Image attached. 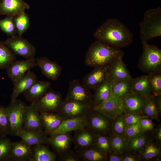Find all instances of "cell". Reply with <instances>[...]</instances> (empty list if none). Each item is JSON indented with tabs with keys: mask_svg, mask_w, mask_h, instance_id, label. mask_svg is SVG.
Segmentation results:
<instances>
[{
	"mask_svg": "<svg viewBox=\"0 0 161 161\" xmlns=\"http://www.w3.org/2000/svg\"><path fill=\"white\" fill-rule=\"evenodd\" d=\"M73 143L71 132L51 133L48 136V143L56 155L59 157L71 149Z\"/></svg>",
	"mask_w": 161,
	"mask_h": 161,
	"instance_id": "11",
	"label": "cell"
},
{
	"mask_svg": "<svg viewBox=\"0 0 161 161\" xmlns=\"http://www.w3.org/2000/svg\"><path fill=\"white\" fill-rule=\"evenodd\" d=\"M10 125L7 107L0 106V136L10 134Z\"/></svg>",
	"mask_w": 161,
	"mask_h": 161,
	"instance_id": "39",
	"label": "cell"
},
{
	"mask_svg": "<svg viewBox=\"0 0 161 161\" xmlns=\"http://www.w3.org/2000/svg\"><path fill=\"white\" fill-rule=\"evenodd\" d=\"M44 131L49 135L55 130L64 120L58 113L40 112Z\"/></svg>",
	"mask_w": 161,
	"mask_h": 161,
	"instance_id": "25",
	"label": "cell"
},
{
	"mask_svg": "<svg viewBox=\"0 0 161 161\" xmlns=\"http://www.w3.org/2000/svg\"><path fill=\"white\" fill-rule=\"evenodd\" d=\"M138 152L140 160L148 161L158 159L161 154L160 144L151 139Z\"/></svg>",
	"mask_w": 161,
	"mask_h": 161,
	"instance_id": "26",
	"label": "cell"
},
{
	"mask_svg": "<svg viewBox=\"0 0 161 161\" xmlns=\"http://www.w3.org/2000/svg\"><path fill=\"white\" fill-rule=\"evenodd\" d=\"M144 132L141 129L139 123L127 126L124 137L127 142L130 139Z\"/></svg>",
	"mask_w": 161,
	"mask_h": 161,
	"instance_id": "44",
	"label": "cell"
},
{
	"mask_svg": "<svg viewBox=\"0 0 161 161\" xmlns=\"http://www.w3.org/2000/svg\"><path fill=\"white\" fill-rule=\"evenodd\" d=\"M140 26L142 43L147 42L153 38L161 36V7L146 11Z\"/></svg>",
	"mask_w": 161,
	"mask_h": 161,
	"instance_id": "3",
	"label": "cell"
},
{
	"mask_svg": "<svg viewBox=\"0 0 161 161\" xmlns=\"http://www.w3.org/2000/svg\"><path fill=\"white\" fill-rule=\"evenodd\" d=\"M127 153H124L122 154L123 161H140L138 154L135 152L128 151Z\"/></svg>",
	"mask_w": 161,
	"mask_h": 161,
	"instance_id": "48",
	"label": "cell"
},
{
	"mask_svg": "<svg viewBox=\"0 0 161 161\" xmlns=\"http://www.w3.org/2000/svg\"><path fill=\"white\" fill-rule=\"evenodd\" d=\"M118 57L109 64L108 77L111 82L132 78L122 60Z\"/></svg>",
	"mask_w": 161,
	"mask_h": 161,
	"instance_id": "22",
	"label": "cell"
},
{
	"mask_svg": "<svg viewBox=\"0 0 161 161\" xmlns=\"http://www.w3.org/2000/svg\"><path fill=\"white\" fill-rule=\"evenodd\" d=\"M140 114H132L125 115V121L126 126L134 125L139 123L143 118L146 117Z\"/></svg>",
	"mask_w": 161,
	"mask_h": 161,
	"instance_id": "46",
	"label": "cell"
},
{
	"mask_svg": "<svg viewBox=\"0 0 161 161\" xmlns=\"http://www.w3.org/2000/svg\"><path fill=\"white\" fill-rule=\"evenodd\" d=\"M30 8V5L24 0H1L0 14L14 17Z\"/></svg>",
	"mask_w": 161,
	"mask_h": 161,
	"instance_id": "19",
	"label": "cell"
},
{
	"mask_svg": "<svg viewBox=\"0 0 161 161\" xmlns=\"http://www.w3.org/2000/svg\"><path fill=\"white\" fill-rule=\"evenodd\" d=\"M16 55L2 41H0V69H6L16 59Z\"/></svg>",
	"mask_w": 161,
	"mask_h": 161,
	"instance_id": "33",
	"label": "cell"
},
{
	"mask_svg": "<svg viewBox=\"0 0 161 161\" xmlns=\"http://www.w3.org/2000/svg\"><path fill=\"white\" fill-rule=\"evenodd\" d=\"M13 21L18 35L22 36L30 26V20L25 12L13 17Z\"/></svg>",
	"mask_w": 161,
	"mask_h": 161,
	"instance_id": "36",
	"label": "cell"
},
{
	"mask_svg": "<svg viewBox=\"0 0 161 161\" xmlns=\"http://www.w3.org/2000/svg\"><path fill=\"white\" fill-rule=\"evenodd\" d=\"M86 126L87 123L85 116L64 119L60 126L51 133H65L71 132Z\"/></svg>",
	"mask_w": 161,
	"mask_h": 161,
	"instance_id": "27",
	"label": "cell"
},
{
	"mask_svg": "<svg viewBox=\"0 0 161 161\" xmlns=\"http://www.w3.org/2000/svg\"><path fill=\"white\" fill-rule=\"evenodd\" d=\"M0 28L11 37L16 35L17 32L13 21V17L7 16L0 20Z\"/></svg>",
	"mask_w": 161,
	"mask_h": 161,
	"instance_id": "42",
	"label": "cell"
},
{
	"mask_svg": "<svg viewBox=\"0 0 161 161\" xmlns=\"http://www.w3.org/2000/svg\"><path fill=\"white\" fill-rule=\"evenodd\" d=\"M37 80L35 73L31 70L27 72L22 77L13 84L11 95V102L15 101L18 96L28 90Z\"/></svg>",
	"mask_w": 161,
	"mask_h": 161,
	"instance_id": "21",
	"label": "cell"
},
{
	"mask_svg": "<svg viewBox=\"0 0 161 161\" xmlns=\"http://www.w3.org/2000/svg\"><path fill=\"white\" fill-rule=\"evenodd\" d=\"M95 133L86 127L74 131L72 137L74 148L84 149L95 146Z\"/></svg>",
	"mask_w": 161,
	"mask_h": 161,
	"instance_id": "17",
	"label": "cell"
},
{
	"mask_svg": "<svg viewBox=\"0 0 161 161\" xmlns=\"http://www.w3.org/2000/svg\"><path fill=\"white\" fill-rule=\"evenodd\" d=\"M69 85L67 93L63 101H76L92 108L93 95L90 90L84 86L78 79L70 80Z\"/></svg>",
	"mask_w": 161,
	"mask_h": 161,
	"instance_id": "7",
	"label": "cell"
},
{
	"mask_svg": "<svg viewBox=\"0 0 161 161\" xmlns=\"http://www.w3.org/2000/svg\"><path fill=\"white\" fill-rule=\"evenodd\" d=\"M51 86L50 82L37 80L24 93L26 100L31 103L35 102L44 95Z\"/></svg>",
	"mask_w": 161,
	"mask_h": 161,
	"instance_id": "24",
	"label": "cell"
},
{
	"mask_svg": "<svg viewBox=\"0 0 161 161\" xmlns=\"http://www.w3.org/2000/svg\"><path fill=\"white\" fill-rule=\"evenodd\" d=\"M124 52L106 43L96 40L89 48L85 55L84 64L86 66L96 67L109 64L119 57Z\"/></svg>",
	"mask_w": 161,
	"mask_h": 161,
	"instance_id": "2",
	"label": "cell"
},
{
	"mask_svg": "<svg viewBox=\"0 0 161 161\" xmlns=\"http://www.w3.org/2000/svg\"><path fill=\"white\" fill-rule=\"evenodd\" d=\"M107 161H123L122 155L112 151L106 155Z\"/></svg>",
	"mask_w": 161,
	"mask_h": 161,
	"instance_id": "49",
	"label": "cell"
},
{
	"mask_svg": "<svg viewBox=\"0 0 161 161\" xmlns=\"http://www.w3.org/2000/svg\"><path fill=\"white\" fill-rule=\"evenodd\" d=\"M48 134L44 130H30L22 129L17 136L32 146L38 144H48Z\"/></svg>",
	"mask_w": 161,
	"mask_h": 161,
	"instance_id": "23",
	"label": "cell"
},
{
	"mask_svg": "<svg viewBox=\"0 0 161 161\" xmlns=\"http://www.w3.org/2000/svg\"><path fill=\"white\" fill-rule=\"evenodd\" d=\"M149 74L152 95L156 97L161 95V72Z\"/></svg>",
	"mask_w": 161,
	"mask_h": 161,
	"instance_id": "41",
	"label": "cell"
},
{
	"mask_svg": "<svg viewBox=\"0 0 161 161\" xmlns=\"http://www.w3.org/2000/svg\"><path fill=\"white\" fill-rule=\"evenodd\" d=\"M132 92L146 99L152 96L149 81V74L133 78Z\"/></svg>",
	"mask_w": 161,
	"mask_h": 161,
	"instance_id": "28",
	"label": "cell"
},
{
	"mask_svg": "<svg viewBox=\"0 0 161 161\" xmlns=\"http://www.w3.org/2000/svg\"><path fill=\"white\" fill-rule=\"evenodd\" d=\"M1 0H0V4L1 2Z\"/></svg>",
	"mask_w": 161,
	"mask_h": 161,
	"instance_id": "52",
	"label": "cell"
},
{
	"mask_svg": "<svg viewBox=\"0 0 161 161\" xmlns=\"http://www.w3.org/2000/svg\"><path fill=\"white\" fill-rule=\"evenodd\" d=\"M61 161H80L81 160L76 151L70 149L59 157Z\"/></svg>",
	"mask_w": 161,
	"mask_h": 161,
	"instance_id": "45",
	"label": "cell"
},
{
	"mask_svg": "<svg viewBox=\"0 0 161 161\" xmlns=\"http://www.w3.org/2000/svg\"><path fill=\"white\" fill-rule=\"evenodd\" d=\"M151 139L149 135L144 132L142 134L130 139L127 142L126 151L135 152H138Z\"/></svg>",
	"mask_w": 161,
	"mask_h": 161,
	"instance_id": "34",
	"label": "cell"
},
{
	"mask_svg": "<svg viewBox=\"0 0 161 161\" xmlns=\"http://www.w3.org/2000/svg\"><path fill=\"white\" fill-rule=\"evenodd\" d=\"M36 66L35 57L25 60H16L6 69V74L13 84L27 72Z\"/></svg>",
	"mask_w": 161,
	"mask_h": 161,
	"instance_id": "10",
	"label": "cell"
},
{
	"mask_svg": "<svg viewBox=\"0 0 161 161\" xmlns=\"http://www.w3.org/2000/svg\"><path fill=\"white\" fill-rule=\"evenodd\" d=\"M23 129L30 130H44L40 112L34 102L26 107Z\"/></svg>",
	"mask_w": 161,
	"mask_h": 161,
	"instance_id": "15",
	"label": "cell"
},
{
	"mask_svg": "<svg viewBox=\"0 0 161 161\" xmlns=\"http://www.w3.org/2000/svg\"><path fill=\"white\" fill-rule=\"evenodd\" d=\"M133 78L111 82L112 94L123 100L132 92Z\"/></svg>",
	"mask_w": 161,
	"mask_h": 161,
	"instance_id": "30",
	"label": "cell"
},
{
	"mask_svg": "<svg viewBox=\"0 0 161 161\" xmlns=\"http://www.w3.org/2000/svg\"><path fill=\"white\" fill-rule=\"evenodd\" d=\"M15 55L28 59L34 57L36 53L35 47L22 36H15L3 41Z\"/></svg>",
	"mask_w": 161,
	"mask_h": 161,
	"instance_id": "8",
	"label": "cell"
},
{
	"mask_svg": "<svg viewBox=\"0 0 161 161\" xmlns=\"http://www.w3.org/2000/svg\"><path fill=\"white\" fill-rule=\"evenodd\" d=\"M32 154V146L23 140L12 142L9 161H30Z\"/></svg>",
	"mask_w": 161,
	"mask_h": 161,
	"instance_id": "18",
	"label": "cell"
},
{
	"mask_svg": "<svg viewBox=\"0 0 161 161\" xmlns=\"http://www.w3.org/2000/svg\"><path fill=\"white\" fill-rule=\"evenodd\" d=\"M140 127L144 132L151 131L153 129L154 124L150 118L145 117L142 118L139 122Z\"/></svg>",
	"mask_w": 161,
	"mask_h": 161,
	"instance_id": "47",
	"label": "cell"
},
{
	"mask_svg": "<svg viewBox=\"0 0 161 161\" xmlns=\"http://www.w3.org/2000/svg\"><path fill=\"white\" fill-rule=\"evenodd\" d=\"M155 104L160 116L161 114V95L155 97Z\"/></svg>",
	"mask_w": 161,
	"mask_h": 161,
	"instance_id": "51",
	"label": "cell"
},
{
	"mask_svg": "<svg viewBox=\"0 0 161 161\" xmlns=\"http://www.w3.org/2000/svg\"><path fill=\"white\" fill-rule=\"evenodd\" d=\"M97 40L114 48L121 49L133 42V34L118 19H108L94 33Z\"/></svg>",
	"mask_w": 161,
	"mask_h": 161,
	"instance_id": "1",
	"label": "cell"
},
{
	"mask_svg": "<svg viewBox=\"0 0 161 161\" xmlns=\"http://www.w3.org/2000/svg\"><path fill=\"white\" fill-rule=\"evenodd\" d=\"M26 104L22 101L16 99L7 106L10 125V135L17 136L23 129Z\"/></svg>",
	"mask_w": 161,
	"mask_h": 161,
	"instance_id": "6",
	"label": "cell"
},
{
	"mask_svg": "<svg viewBox=\"0 0 161 161\" xmlns=\"http://www.w3.org/2000/svg\"><path fill=\"white\" fill-rule=\"evenodd\" d=\"M93 95L92 108H95L106 100L112 93L111 82L108 78L95 90Z\"/></svg>",
	"mask_w": 161,
	"mask_h": 161,
	"instance_id": "31",
	"label": "cell"
},
{
	"mask_svg": "<svg viewBox=\"0 0 161 161\" xmlns=\"http://www.w3.org/2000/svg\"><path fill=\"white\" fill-rule=\"evenodd\" d=\"M153 136L156 141L160 144L161 142V126L159 124L154 130Z\"/></svg>",
	"mask_w": 161,
	"mask_h": 161,
	"instance_id": "50",
	"label": "cell"
},
{
	"mask_svg": "<svg viewBox=\"0 0 161 161\" xmlns=\"http://www.w3.org/2000/svg\"><path fill=\"white\" fill-rule=\"evenodd\" d=\"M12 143L6 136H0V161H9Z\"/></svg>",
	"mask_w": 161,
	"mask_h": 161,
	"instance_id": "43",
	"label": "cell"
},
{
	"mask_svg": "<svg viewBox=\"0 0 161 161\" xmlns=\"http://www.w3.org/2000/svg\"><path fill=\"white\" fill-rule=\"evenodd\" d=\"M63 101L60 93L50 88L44 95L34 102L40 112L57 113Z\"/></svg>",
	"mask_w": 161,
	"mask_h": 161,
	"instance_id": "9",
	"label": "cell"
},
{
	"mask_svg": "<svg viewBox=\"0 0 161 161\" xmlns=\"http://www.w3.org/2000/svg\"><path fill=\"white\" fill-rule=\"evenodd\" d=\"M92 107L84 104L74 101H63L57 112L64 119L84 117Z\"/></svg>",
	"mask_w": 161,
	"mask_h": 161,
	"instance_id": "12",
	"label": "cell"
},
{
	"mask_svg": "<svg viewBox=\"0 0 161 161\" xmlns=\"http://www.w3.org/2000/svg\"><path fill=\"white\" fill-rule=\"evenodd\" d=\"M143 50L139 59L138 67L144 72L150 74L161 72V49L154 45L142 43Z\"/></svg>",
	"mask_w": 161,
	"mask_h": 161,
	"instance_id": "4",
	"label": "cell"
},
{
	"mask_svg": "<svg viewBox=\"0 0 161 161\" xmlns=\"http://www.w3.org/2000/svg\"><path fill=\"white\" fill-rule=\"evenodd\" d=\"M33 154L30 161H55L57 156L44 144H38L32 147Z\"/></svg>",
	"mask_w": 161,
	"mask_h": 161,
	"instance_id": "29",
	"label": "cell"
},
{
	"mask_svg": "<svg viewBox=\"0 0 161 161\" xmlns=\"http://www.w3.org/2000/svg\"><path fill=\"white\" fill-rule=\"evenodd\" d=\"M93 108L113 120L117 115L123 113L122 100L112 93L101 104Z\"/></svg>",
	"mask_w": 161,
	"mask_h": 161,
	"instance_id": "13",
	"label": "cell"
},
{
	"mask_svg": "<svg viewBox=\"0 0 161 161\" xmlns=\"http://www.w3.org/2000/svg\"><path fill=\"white\" fill-rule=\"evenodd\" d=\"M109 64L94 67L83 78L82 84L91 90H95L101 84L108 78Z\"/></svg>",
	"mask_w": 161,
	"mask_h": 161,
	"instance_id": "14",
	"label": "cell"
},
{
	"mask_svg": "<svg viewBox=\"0 0 161 161\" xmlns=\"http://www.w3.org/2000/svg\"><path fill=\"white\" fill-rule=\"evenodd\" d=\"M146 99L138 94L131 92L122 100L123 113L124 115L132 114H142Z\"/></svg>",
	"mask_w": 161,
	"mask_h": 161,
	"instance_id": "16",
	"label": "cell"
},
{
	"mask_svg": "<svg viewBox=\"0 0 161 161\" xmlns=\"http://www.w3.org/2000/svg\"><path fill=\"white\" fill-rule=\"evenodd\" d=\"M126 127L125 115L122 114L117 115L113 121L112 134L124 137Z\"/></svg>",
	"mask_w": 161,
	"mask_h": 161,
	"instance_id": "40",
	"label": "cell"
},
{
	"mask_svg": "<svg viewBox=\"0 0 161 161\" xmlns=\"http://www.w3.org/2000/svg\"><path fill=\"white\" fill-rule=\"evenodd\" d=\"M36 66L40 68L42 73L52 80H57L61 73V66L46 57L38 58L36 59Z\"/></svg>",
	"mask_w": 161,
	"mask_h": 161,
	"instance_id": "20",
	"label": "cell"
},
{
	"mask_svg": "<svg viewBox=\"0 0 161 161\" xmlns=\"http://www.w3.org/2000/svg\"><path fill=\"white\" fill-rule=\"evenodd\" d=\"M142 114L146 117L158 120L160 116L155 104V97L152 95L146 99Z\"/></svg>",
	"mask_w": 161,
	"mask_h": 161,
	"instance_id": "37",
	"label": "cell"
},
{
	"mask_svg": "<svg viewBox=\"0 0 161 161\" xmlns=\"http://www.w3.org/2000/svg\"><path fill=\"white\" fill-rule=\"evenodd\" d=\"M110 136L105 134H95V141L96 147L106 155L112 151Z\"/></svg>",
	"mask_w": 161,
	"mask_h": 161,
	"instance_id": "35",
	"label": "cell"
},
{
	"mask_svg": "<svg viewBox=\"0 0 161 161\" xmlns=\"http://www.w3.org/2000/svg\"><path fill=\"white\" fill-rule=\"evenodd\" d=\"M85 117L87 123L86 127L95 134L112 135L113 120L93 108L88 110Z\"/></svg>",
	"mask_w": 161,
	"mask_h": 161,
	"instance_id": "5",
	"label": "cell"
},
{
	"mask_svg": "<svg viewBox=\"0 0 161 161\" xmlns=\"http://www.w3.org/2000/svg\"><path fill=\"white\" fill-rule=\"evenodd\" d=\"M76 151L81 161H107L106 155L96 146L84 149H77Z\"/></svg>",
	"mask_w": 161,
	"mask_h": 161,
	"instance_id": "32",
	"label": "cell"
},
{
	"mask_svg": "<svg viewBox=\"0 0 161 161\" xmlns=\"http://www.w3.org/2000/svg\"><path fill=\"white\" fill-rule=\"evenodd\" d=\"M110 140L112 151L121 155L126 151L127 142L124 137L112 134Z\"/></svg>",
	"mask_w": 161,
	"mask_h": 161,
	"instance_id": "38",
	"label": "cell"
}]
</instances>
